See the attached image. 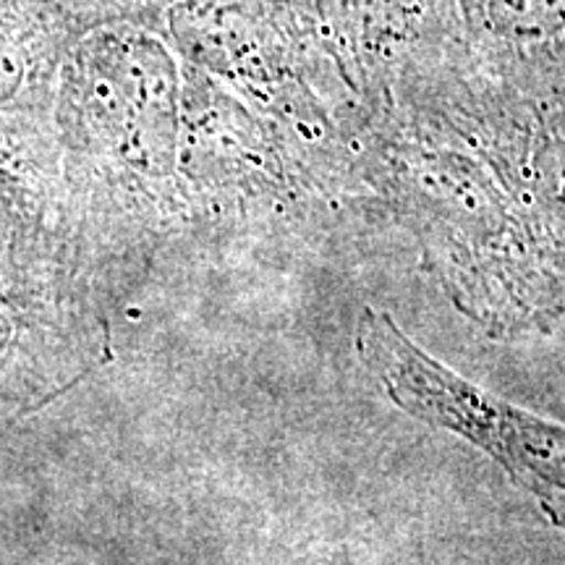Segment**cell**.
I'll return each instance as SVG.
<instances>
[{
    "label": "cell",
    "instance_id": "obj_1",
    "mask_svg": "<svg viewBox=\"0 0 565 565\" xmlns=\"http://www.w3.org/2000/svg\"><path fill=\"white\" fill-rule=\"evenodd\" d=\"M359 353L387 398L484 450L565 526V427L482 391L422 351L387 315L364 309Z\"/></svg>",
    "mask_w": 565,
    "mask_h": 565
}]
</instances>
